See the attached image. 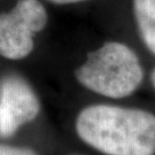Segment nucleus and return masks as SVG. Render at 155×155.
Here are the masks:
<instances>
[{
  "label": "nucleus",
  "instance_id": "7",
  "mask_svg": "<svg viewBox=\"0 0 155 155\" xmlns=\"http://www.w3.org/2000/svg\"><path fill=\"white\" fill-rule=\"evenodd\" d=\"M50 4L55 6H71V5H78V4H83L90 0H46Z\"/></svg>",
  "mask_w": 155,
  "mask_h": 155
},
{
  "label": "nucleus",
  "instance_id": "4",
  "mask_svg": "<svg viewBox=\"0 0 155 155\" xmlns=\"http://www.w3.org/2000/svg\"><path fill=\"white\" fill-rule=\"evenodd\" d=\"M40 113V100L32 86L18 75L0 81V134L12 137L18 129L35 121Z\"/></svg>",
  "mask_w": 155,
  "mask_h": 155
},
{
  "label": "nucleus",
  "instance_id": "6",
  "mask_svg": "<svg viewBox=\"0 0 155 155\" xmlns=\"http://www.w3.org/2000/svg\"><path fill=\"white\" fill-rule=\"evenodd\" d=\"M0 155H38V153L29 147H17L12 145L0 144Z\"/></svg>",
  "mask_w": 155,
  "mask_h": 155
},
{
  "label": "nucleus",
  "instance_id": "2",
  "mask_svg": "<svg viewBox=\"0 0 155 155\" xmlns=\"http://www.w3.org/2000/svg\"><path fill=\"white\" fill-rule=\"evenodd\" d=\"M144 76V67L136 51L118 40L105 41L91 51L75 70V78L84 89L109 99L132 95Z\"/></svg>",
  "mask_w": 155,
  "mask_h": 155
},
{
  "label": "nucleus",
  "instance_id": "1",
  "mask_svg": "<svg viewBox=\"0 0 155 155\" xmlns=\"http://www.w3.org/2000/svg\"><path fill=\"white\" fill-rule=\"evenodd\" d=\"M75 129L105 155H155V115L139 108L98 104L78 113Z\"/></svg>",
  "mask_w": 155,
  "mask_h": 155
},
{
  "label": "nucleus",
  "instance_id": "3",
  "mask_svg": "<svg viewBox=\"0 0 155 155\" xmlns=\"http://www.w3.org/2000/svg\"><path fill=\"white\" fill-rule=\"evenodd\" d=\"M48 21V12L40 0H17L11 11L0 13V56L14 61L28 58L36 36Z\"/></svg>",
  "mask_w": 155,
  "mask_h": 155
},
{
  "label": "nucleus",
  "instance_id": "5",
  "mask_svg": "<svg viewBox=\"0 0 155 155\" xmlns=\"http://www.w3.org/2000/svg\"><path fill=\"white\" fill-rule=\"evenodd\" d=\"M131 7L140 40L155 55V0H131Z\"/></svg>",
  "mask_w": 155,
  "mask_h": 155
},
{
  "label": "nucleus",
  "instance_id": "8",
  "mask_svg": "<svg viewBox=\"0 0 155 155\" xmlns=\"http://www.w3.org/2000/svg\"><path fill=\"white\" fill-rule=\"evenodd\" d=\"M150 83H152V86H153V89L155 91V68L154 70L152 71V74H150Z\"/></svg>",
  "mask_w": 155,
  "mask_h": 155
}]
</instances>
